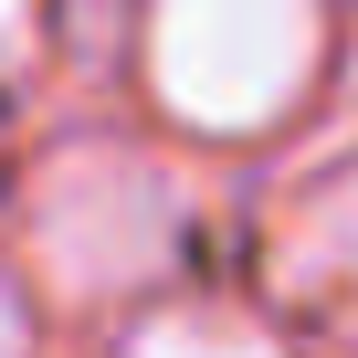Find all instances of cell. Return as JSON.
<instances>
[{"mask_svg":"<svg viewBox=\"0 0 358 358\" xmlns=\"http://www.w3.org/2000/svg\"><path fill=\"white\" fill-rule=\"evenodd\" d=\"M316 0H158L148 22V74L169 95V116H190L211 137L274 127L306 74H316Z\"/></svg>","mask_w":358,"mask_h":358,"instance_id":"cell-1","label":"cell"},{"mask_svg":"<svg viewBox=\"0 0 358 358\" xmlns=\"http://www.w3.org/2000/svg\"><path fill=\"white\" fill-rule=\"evenodd\" d=\"M32 253L64 295H116L148 285L179 253V201L169 179L127 148H64L32 190Z\"/></svg>","mask_w":358,"mask_h":358,"instance_id":"cell-2","label":"cell"},{"mask_svg":"<svg viewBox=\"0 0 358 358\" xmlns=\"http://www.w3.org/2000/svg\"><path fill=\"white\" fill-rule=\"evenodd\" d=\"M274 274L285 285H337V274H358V158L348 169H327L316 190L285 211V232H274Z\"/></svg>","mask_w":358,"mask_h":358,"instance_id":"cell-3","label":"cell"},{"mask_svg":"<svg viewBox=\"0 0 358 358\" xmlns=\"http://www.w3.org/2000/svg\"><path fill=\"white\" fill-rule=\"evenodd\" d=\"M127 358H285V348H274L264 327L222 316V306H179V316H148Z\"/></svg>","mask_w":358,"mask_h":358,"instance_id":"cell-4","label":"cell"},{"mask_svg":"<svg viewBox=\"0 0 358 358\" xmlns=\"http://www.w3.org/2000/svg\"><path fill=\"white\" fill-rule=\"evenodd\" d=\"M0 358H22V306H11V285H0Z\"/></svg>","mask_w":358,"mask_h":358,"instance_id":"cell-5","label":"cell"}]
</instances>
